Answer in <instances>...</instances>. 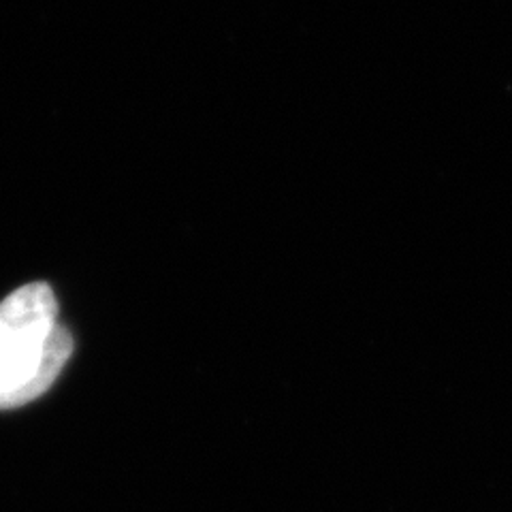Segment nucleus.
I'll return each instance as SVG.
<instances>
[{"instance_id":"nucleus-1","label":"nucleus","mask_w":512,"mask_h":512,"mask_svg":"<svg viewBox=\"0 0 512 512\" xmlns=\"http://www.w3.org/2000/svg\"><path fill=\"white\" fill-rule=\"evenodd\" d=\"M50 284L30 282L0 301V410L35 402L71 359Z\"/></svg>"}]
</instances>
